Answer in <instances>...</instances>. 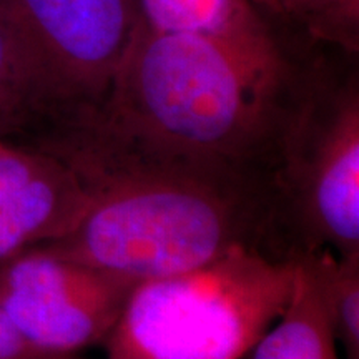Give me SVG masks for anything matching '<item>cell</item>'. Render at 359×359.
I'll return each instance as SVG.
<instances>
[{"label": "cell", "instance_id": "obj_1", "mask_svg": "<svg viewBox=\"0 0 359 359\" xmlns=\"http://www.w3.org/2000/svg\"><path fill=\"white\" fill-rule=\"evenodd\" d=\"M298 90L286 52L138 25L102 105L57 130L92 155L245 182L251 161L278 154Z\"/></svg>", "mask_w": 359, "mask_h": 359}, {"label": "cell", "instance_id": "obj_2", "mask_svg": "<svg viewBox=\"0 0 359 359\" xmlns=\"http://www.w3.org/2000/svg\"><path fill=\"white\" fill-rule=\"evenodd\" d=\"M62 158L82 173L92 201L70 235L42 245L60 257L142 283L257 248L245 182L80 151Z\"/></svg>", "mask_w": 359, "mask_h": 359}, {"label": "cell", "instance_id": "obj_3", "mask_svg": "<svg viewBox=\"0 0 359 359\" xmlns=\"http://www.w3.org/2000/svg\"><path fill=\"white\" fill-rule=\"evenodd\" d=\"M296 258L236 248L142 281L105 341L107 359H245L288 308Z\"/></svg>", "mask_w": 359, "mask_h": 359}, {"label": "cell", "instance_id": "obj_4", "mask_svg": "<svg viewBox=\"0 0 359 359\" xmlns=\"http://www.w3.org/2000/svg\"><path fill=\"white\" fill-rule=\"evenodd\" d=\"M278 154L285 187L306 230L338 257L359 255V90L299 85Z\"/></svg>", "mask_w": 359, "mask_h": 359}, {"label": "cell", "instance_id": "obj_5", "mask_svg": "<svg viewBox=\"0 0 359 359\" xmlns=\"http://www.w3.org/2000/svg\"><path fill=\"white\" fill-rule=\"evenodd\" d=\"M32 48L52 125L74 123L105 100L135 30V0H4Z\"/></svg>", "mask_w": 359, "mask_h": 359}, {"label": "cell", "instance_id": "obj_6", "mask_svg": "<svg viewBox=\"0 0 359 359\" xmlns=\"http://www.w3.org/2000/svg\"><path fill=\"white\" fill-rule=\"evenodd\" d=\"M138 283L35 246L0 262V311L47 356L105 343Z\"/></svg>", "mask_w": 359, "mask_h": 359}, {"label": "cell", "instance_id": "obj_7", "mask_svg": "<svg viewBox=\"0 0 359 359\" xmlns=\"http://www.w3.org/2000/svg\"><path fill=\"white\" fill-rule=\"evenodd\" d=\"M90 201L87 182L65 158L0 137V262L70 235Z\"/></svg>", "mask_w": 359, "mask_h": 359}, {"label": "cell", "instance_id": "obj_8", "mask_svg": "<svg viewBox=\"0 0 359 359\" xmlns=\"http://www.w3.org/2000/svg\"><path fill=\"white\" fill-rule=\"evenodd\" d=\"M140 25L187 34L255 53L285 52L266 17L251 0H135Z\"/></svg>", "mask_w": 359, "mask_h": 359}, {"label": "cell", "instance_id": "obj_9", "mask_svg": "<svg viewBox=\"0 0 359 359\" xmlns=\"http://www.w3.org/2000/svg\"><path fill=\"white\" fill-rule=\"evenodd\" d=\"M250 359H339L316 278L306 257L296 258L294 290L288 308L275 321Z\"/></svg>", "mask_w": 359, "mask_h": 359}, {"label": "cell", "instance_id": "obj_10", "mask_svg": "<svg viewBox=\"0 0 359 359\" xmlns=\"http://www.w3.org/2000/svg\"><path fill=\"white\" fill-rule=\"evenodd\" d=\"M48 122V105L34 52L0 0V137L13 138Z\"/></svg>", "mask_w": 359, "mask_h": 359}, {"label": "cell", "instance_id": "obj_11", "mask_svg": "<svg viewBox=\"0 0 359 359\" xmlns=\"http://www.w3.org/2000/svg\"><path fill=\"white\" fill-rule=\"evenodd\" d=\"M311 266L336 344L344 359H359V255L338 257L330 248L304 251Z\"/></svg>", "mask_w": 359, "mask_h": 359}, {"label": "cell", "instance_id": "obj_12", "mask_svg": "<svg viewBox=\"0 0 359 359\" xmlns=\"http://www.w3.org/2000/svg\"><path fill=\"white\" fill-rule=\"evenodd\" d=\"M283 17L302 25L314 40L348 53L359 50V0H288Z\"/></svg>", "mask_w": 359, "mask_h": 359}, {"label": "cell", "instance_id": "obj_13", "mask_svg": "<svg viewBox=\"0 0 359 359\" xmlns=\"http://www.w3.org/2000/svg\"><path fill=\"white\" fill-rule=\"evenodd\" d=\"M55 356H47L40 353L32 344L19 334V331L12 326L7 316L0 311V359H47Z\"/></svg>", "mask_w": 359, "mask_h": 359}, {"label": "cell", "instance_id": "obj_14", "mask_svg": "<svg viewBox=\"0 0 359 359\" xmlns=\"http://www.w3.org/2000/svg\"><path fill=\"white\" fill-rule=\"evenodd\" d=\"M251 2H253L255 6L259 8V12H262L263 15H264V12H273V13H278V15L283 17L288 0H251Z\"/></svg>", "mask_w": 359, "mask_h": 359}, {"label": "cell", "instance_id": "obj_15", "mask_svg": "<svg viewBox=\"0 0 359 359\" xmlns=\"http://www.w3.org/2000/svg\"><path fill=\"white\" fill-rule=\"evenodd\" d=\"M47 359H69V356H55V358H47Z\"/></svg>", "mask_w": 359, "mask_h": 359}]
</instances>
